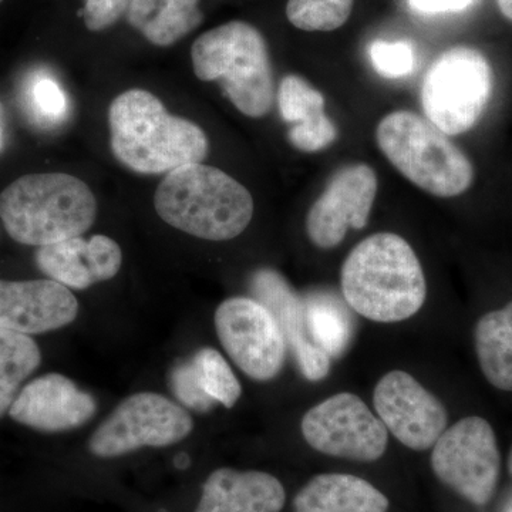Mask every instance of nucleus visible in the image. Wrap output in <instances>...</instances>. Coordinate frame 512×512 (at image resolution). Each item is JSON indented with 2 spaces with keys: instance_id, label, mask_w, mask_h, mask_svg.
<instances>
[{
  "instance_id": "nucleus-18",
  "label": "nucleus",
  "mask_w": 512,
  "mask_h": 512,
  "mask_svg": "<svg viewBox=\"0 0 512 512\" xmlns=\"http://www.w3.org/2000/svg\"><path fill=\"white\" fill-rule=\"evenodd\" d=\"M285 498L284 487L271 474L220 468L204 484L195 512H279Z\"/></svg>"
},
{
  "instance_id": "nucleus-32",
  "label": "nucleus",
  "mask_w": 512,
  "mask_h": 512,
  "mask_svg": "<svg viewBox=\"0 0 512 512\" xmlns=\"http://www.w3.org/2000/svg\"><path fill=\"white\" fill-rule=\"evenodd\" d=\"M498 9L512 22V0H497Z\"/></svg>"
},
{
  "instance_id": "nucleus-13",
  "label": "nucleus",
  "mask_w": 512,
  "mask_h": 512,
  "mask_svg": "<svg viewBox=\"0 0 512 512\" xmlns=\"http://www.w3.org/2000/svg\"><path fill=\"white\" fill-rule=\"evenodd\" d=\"M377 195V175L367 164H352L333 175L306 217V232L318 248L338 247L349 229H363Z\"/></svg>"
},
{
  "instance_id": "nucleus-31",
  "label": "nucleus",
  "mask_w": 512,
  "mask_h": 512,
  "mask_svg": "<svg viewBox=\"0 0 512 512\" xmlns=\"http://www.w3.org/2000/svg\"><path fill=\"white\" fill-rule=\"evenodd\" d=\"M410 8L423 15H439V13H454L466 10L473 5L474 0H407Z\"/></svg>"
},
{
  "instance_id": "nucleus-25",
  "label": "nucleus",
  "mask_w": 512,
  "mask_h": 512,
  "mask_svg": "<svg viewBox=\"0 0 512 512\" xmlns=\"http://www.w3.org/2000/svg\"><path fill=\"white\" fill-rule=\"evenodd\" d=\"M25 100L30 116L40 126H59L69 116V97L55 77L45 72H37L29 77Z\"/></svg>"
},
{
  "instance_id": "nucleus-33",
  "label": "nucleus",
  "mask_w": 512,
  "mask_h": 512,
  "mask_svg": "<svg viewBox=\"0 0 512 512\" xmlns=\"http://www.w3.org/2000/svg\"><path fill=\"white\" fill-rule=\"evenodd\" d=\"M175 464H177L178 468H185L188 464V458L185 456V454H180L178 456L177 460H175Z\"/></svg>"
},
{
  "instance_id": "nucleus-23",
  "label": "nucleus",
  "mask_w": 512,
  "mask_h": 512,
  "mask_svg": "<svg viewBox=\"0 0 512 512\" xmlns=\"http://www.w3.org/2000/svg\"><path fill=\"white\" fill-rule=\"evenodd\" d=\"M303 312L313 345L329 359L342 356L353 338V322L345 305L328 293H315L303 299Z\"/></svg>"
},
{
  "instance_id": "nucleus-14",
  "label": "nucleus",
  "mask_w": 512,
  "mask_h": 512,
  "mask_svg": "<svg viewBox=\"0 0 512 512\" xmlns=\"http://www.w3.org/2000/svg\"><path fill=\"white\" fill-rule=\"evenodd\" d=\"M79 303L69 288L53 279L12 282L0 279V328L37 335L76 319Z\"/></svg>"
},
{
  "instance_id": "nucleus-36",
  "label": "nucleus",
  "mask_w": 512,
  "mask_h": 512,
  "mask_svg": "<svg viewBox=\"0 0 512 512\" xmlns=\"http://www.w3.org/2000/svg\"><path fill=\"white\" fill-rule=\"evenodd\" d=\"M2 2H3V0H0V3H2Z\"/></svg>"
},
{
  "instance_id": "nucleus-26",
  "label": "nucleus",
  "mask_w": 512,
  "mask_h": 512,
  "mask_svg": "<svg viewBox=\"0 0 512 512\" xmlns=\"http://www.w3.org/2000/svg\"><path fill=\"white\" fill-rule=\"evenodd\" d=\"M355 0H289L286 18L305 32H333L352 15Z\"/></svg>"
},
{
  "instance_id": "nucleus-11",
  "label": "nucleus",
  "mask_w": 512,
  "mask_h": 512,
  "mask_svg": "<svg viewBox=\"0 0 512 512\" xmlns=\"http://www.w3.org/2000/svg\"><path fill=\"white\" fill-rule=\"evenodd\" d=\"M222 348L251 379L268 382L281 373L286 342L268 308L254 298H229L215 312Z\"/></svg>"
},
{
  "instance_id": "nucleus-1",
  "label": "nucleus",
  "mask_w": 512,
  "mask_h": 512,
  "mask_svg": "<svg viewBox=\"0 0 512 512\" xmlns=\"http://www.w3.org/2000/svg\"><path fill=\"white\" fill-rule=\"evenodd\" d=\"M349 308L363 318L396 323L413 318L427 296L426 278L406 239L380 232L350 251L340 274Z\"/></svg>"
},
{
  "instance_id": "nucleus-6",
  "label": "nucleus",
  "mask_w": 512,
  "mask_h": 512,
  "mask_svg": "<svg viewBox=\"0 0 512 512\" xmlns=\"http://www.w3.org/2000/svg\"><path fill=\"white\" fill-rule=\"evenodd\" d=\"M384 157L414 185L440 198L471 187L474 167L439 128L412 111L387 114L376 130Z\"/></svg>"
},
{
  "instance_id": "nucleus-16",
  "label": "nucleus",
  "mask_w": 512,
  "mask_h": 512,
  "mask_svg": "<svg viewBox=\"0 0 512 512\" xmlns=\"http://www.w3.org/2000/svg\"><path fill=\"white\" fill-rule=\"evenodd\" d=\"M251 291L256 301L274 315L286 348L291 349L299 370L309 382H319L329 375L330 359L316 348L309 338L303 299L293 291L288 281L274 269H259L251 279Z\"/></svg>"
},
{
  "instance_id": "nucleus-21",
  "label": "nucleus",
  "mask_w": 512,
  "mask_h": 512,
  "mask_svg": "<svg viewBox=\"0 0 512 512\" xmlns=\"http://www.w3.org/2000/svg\"><path fill=\"white\" fill-rule=\"evenodd\" d=\"M200 0H131L127 20L154 46H173L201 25Z\"/></svg>"
},
{
  "instance_id": "nucleus-15",
  "label": "nucleus",
  "mask_w": 512,
  "mask_h": 512,
  "mask_svg": "<svg viewBox=\"0 0 512 512\" xmlns=\"http://www.w3.org/2000/svg\"><path fill=\"white\" fill-rule=\"evenodd\" d=\"M89 393L57 373L39 377L23 387L9 414L13 420L39 431H66L83 426L96 413Z\"/></svg>"
},
{
  "instance_id": "nucleus-9",
  "label": "nucleus",
  "mask_w": 512,
  "mask_h": 512,
  "mask_svg": "<svg viewBox=\"0 0 512 512\" xmlns=\"http://www.w3.org/2000/svg\"><path fill=\"white\" fill-rule=\"evenodd\" d=\"M192 419L183 407L157 393L128 397L90 439L97 457H119L143 447H167L191 433Z\"/></svg>"
},
{
  "instance_id": "nucleus-12",
  "label": "nucleus",
  "mask_w": 512,
  "mask_h": 512,
  "mask_svg": "<svg viewBox=\"0 0 512 512\" xmlns=\"http://www.w3.org/2000/svg\"><path fill=\"white\" fill-rule=\"evenodd\" d=\"M373 403L384 427L412 450H429L446 431L444 404L402 370L387 373L379 380Z\"/></svg>"
},
{
  "instance_id": "nucleus-29",
  "label": "nucleus",
  "mask_w": 512,
  "mask_h": 512,
  "mask_svg": "<svg viewBox=\"0 0 512 512\" xmlns=\"http://www.w3.org/2000/svg\"><path fill=\"white\" fill-rule=\"evenodd\" d=\"M171 389L180 402L197 412H208L214 406V400L202 389L200 377L194 362L180 363L174 367L170 376Z\"/></svg>"
},
{
  "instance_id": "nucleus-35",
  "label": "nucleus",
  "mask_w": 512,
  "mask_h": 512,
  "mask_svg": "<svg viewBox=\"0 0 512 512\" xmlns=\"http://www.w3.org/2000/svg\"><path fill=\"white\" fill-rule=\"evenodd\" d=\"M0 144H2V134H0Z\"/></svg>"
},
{
  "instance_id": "nucleus-3",
  "label": "nucleus",
  "mask_w": 512,
  "mask_h": 512,
  "mask_svg": "<svg viewBox=\"0 0 512 512\" xmlns=\"http://www.w3.org/2000/svg\"><path fill=\"white\" fill-rule=\"evenodd\" d=\"M158 217L207 241H229L251 224V192L220 168L202 163L175 168L154 195Z\"/></svg>"
},
{
  "instance_id": "nucleus-20",
  "label": "nucleus",
  "mask_w": 512,
  "mask_h": 512,
  "mask_svg": "<svg viewBox=\"0 0 512 512\" xmlns=\"http://www.w3.org/2000/svg\"><path fill=\"white\" fill-rule=\"evenodd\" d=\"M389 500L363 478L320 474L293 501L295 512H387Z\"/></svg>"
},
{
  "instance_id": "nucleus-27",
  "label": "nucleus",
  "mask_w": 512,
  "mask_h": 512,
  "mask_svg": "<svg viewBox=\"0 0 512 512\" xmlns=\"http://www.w3.org/2000/svg\"><path fill=\"white\" fill-rule=\"evenodd\" d=\"M204 392L222 406L234 407L242 389L227 360L215 349H201L192 359Z\"/></svg>"
},
{
  "instance_id": "nucleus-4",
  "label": "nucleus",
  "mask_w": 512,
  "mask_h": 512,
  "mask_svg": "<svg viewBox=\"0 0 512 512\" xmlns=\"http://www.w3.org/2000/svg\"><path fill=\"white\" fill-rule=\"evenodd\" d=\"M96 217L97 201L89 185L69 174L25 175L0 194L6 231L30 247L82 237Z\"/></svg>"
},
{
  "instance_id": "nucleus-30",
  "label": "nucleus",
  "mask_w": 512,
  "mask_h": 512,
  "mask_svg": "<svg viewBox=\"0 0 512 512\" xmlns=\"http://www.w3.org/2000/svg\"><path fill=\"white\" fill-rule=\"evenodd\" d=\"M131 0H84V23L92 32H101L116 25L127 13Z\"/></svg>"
},
{
  "instance_id": "nucleus-28",
  "label": "nucleus",
  "mask_w": 512,
  "mask_h": 512,
  "mask_svg": "<svg viewBox=\"0 0 512 512\" xmlns=\"http://www.w3.org/2000/svg\"><path fill=\"white\" fill-rule=\"evenodd\" d=\"M370 60L376 72L386 79L409 76L414 69L413 47L407 42L377 40L370 46Z\"/></svg>"
},
{
  "instance_id": "nucleus-17",
  "label": "nucleus",
  "mask_w": 512,
  "mask_h": 512,
  "mask_svg": "<svg viewBox=\"0 0 512 512\" xmlns=\"http://www.w3.org/2000/svg\"><path fill=\"white\" fill-rule=\"evenodd\" d=\"M36 264L49 279L82 291L119 274L123 252L106 235L74 237L37 249Z\"/></svg>"
},
{
  "instance_id": "nucleus-10",
  "label": "nucleus",
  "mask_w": 512,
  "mask_h": 512,
  "mask_svg": "<svg viewBox=\"0 0 512 512\" xmlns=\"http://www.w3.org/2000/svg\"><path fill=\"white\" fill-rule=\"evenodd\" d=\"M306 443L326 456L372 463L389 443V433L360 397L339 393L312 407L302 419Z\"/></svg>"
},
{
  "instance_id": "nucleus-22",
  "label": "nucleus",
  "mask_w": 512,
  "mask_h": 512,
  "mask_svg": "<svg viewBox=\"0 0 512 512\" xmlns=\"http://www.w3.org/2000/svg\"><path fill=\"white\" fill-rule=\"evenodd\" d=\"M474 340L485 379L497 389L512 392V302L480 318Z\"/></svg>"
},
{
  "instance_id": "nucleus-19",
  "label": "nucleus",
  "mask_w": 512,
  "mask_h": 512,
  "mask_svg": "<svg viewBox=\"0 0 512 512\" xmlns=\"http://www.w3.org/2000/svg\"><path fill=\"white\" fill-rule=\"evenodd\" d=\"M278 107L282 120L291 126L289 141L303 153H318L338 138V128L326 116L322 93L303 77L288 74L282 79Z\"/></svg>"
},
{
  "instance_id": "nucleus-7",
  "label": "nucleus",
  "mask_w": 512,
  "mask_h": 512,
  "mask_svg": "<svg viewBox=\"0 0 512 512\" xmlns=\"http://www.w3.org/2000/svg\"><path fill=\"white\" fill-rule=\"evenodd\" d=\"M493 84V69L483 53L453 47L437 57L424 76L421 106L427 120L446 136H460L483 117Z\"/></svg>"
},
{
  "instance_id": "nucleus-5",
  "label": "nucleus",
  "mask_w": 512,
  "mask_h": 512,
  "mask_svg": "<svg viewBox=\"0 0 512 512\" xmlns=\"http://www.w3.org/2000/svg\"><path fill=\"white\" fill-rule=\"evenodd\" d=\"M192 67L201 82H218L244 116L262 119L274 104V74L264 36L241 20L197 37Z\"/></svg>"
},
{
  "instance_id": "nucleus-34",
  "label": "nucleus",
  "mask_w": 512,
  "mask_h": 512,
  "mask_svg": "<svg viewBox=\"0 0 512 512\" xmlns=\"http://www.w3.org/2000/svg\"><path fill=\"white\" fill-rule=\"evenodd\" d=\"M508 470H510V474L512 476V450L510 453V457H508Z\"/></svg>"
},
{
  "instance_id": "nucleus-8",
  "label": "nucleus",
  "mask_w": 512,
  "mask_h": 512,
  "mask_svg": "<svg viewBox=\"0 0 512 512\" xmlns=\"http://www.w3.org/2000/svg\"><path fill=\"white\" fill-rule=\"evenodd\" d=\"M431 467L441 483L474 505L493 498L501 457L493 427L481 417H466L444 431L433 446Z\"/></svg>"
},
{
  "instance_id": "nucleus-24",
  "label": "nucleus",
  "mask_w": 512,
  "mask_h": 512,
  "mask_svg": "<svg viewBox=\"0 0 512 512\" xmlns=\"http://www.w3.org/2000/svg\"><path fill=\"white\" fill-rule=\"evenodd\" d=\"M42 353L29 335L0 328V417L9 412L22 382L39 367Z\"/></svg>"
},
{
  "instance_id": "nucleus-2",
  "label": "nucleus",
  "mask_w": 512,
  "mask_h": 512,
  "mask_svg": "<svg viewBox=\"0 0 512 512\" xmlns=\"http://www.w3.org/2000/svg\"><path fill=\"white\" fill-rule=\"evenodd\" d=\"M111 151L138 174L171 173L208 156L207 134L197 124L173 116L147 90L131 89L111 101Z\"/></svg>"
}]
</instances>
